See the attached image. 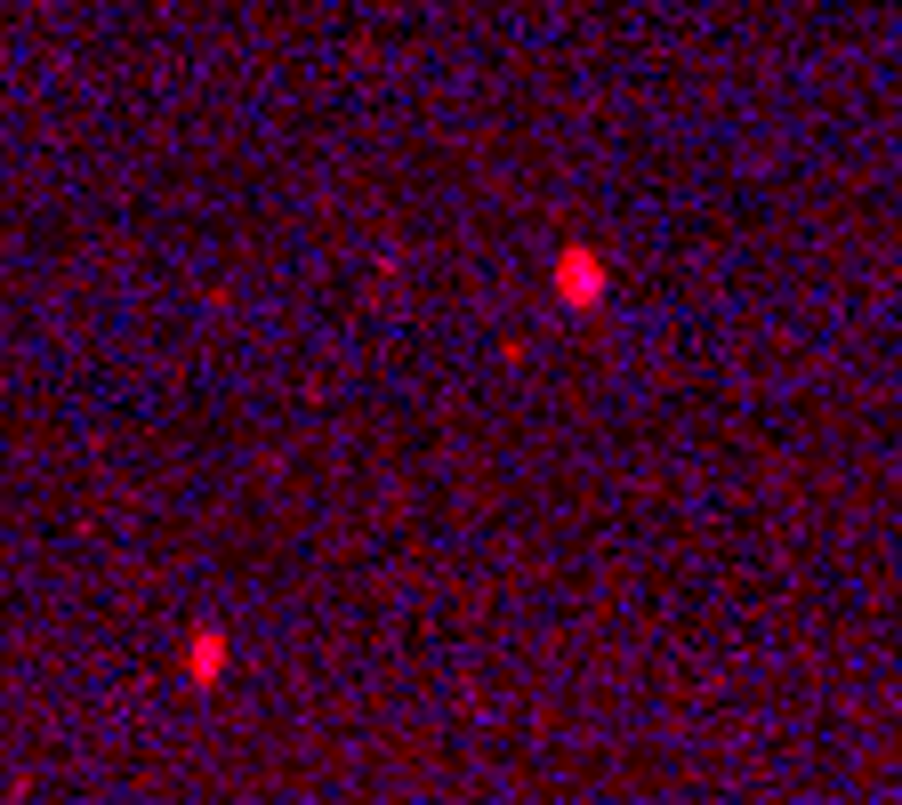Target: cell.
<instances>
[{
    "label": "cell",
    "instance_id": "1",
    "mask_svg": "<svg viewBox=\"0 0 902 805\" xmlns=\"http://www.w3.org/2000/svg\"><path fill=\"white\" fill-rule=\"evenodd\" d=\"M186 669H194V684H210L218 669H226V636L202 629V636H194V653H186Z\"/></svg>",
    "mask_w": 902,
    "mask_h": 805
}]
</instances>
